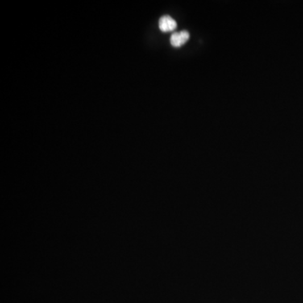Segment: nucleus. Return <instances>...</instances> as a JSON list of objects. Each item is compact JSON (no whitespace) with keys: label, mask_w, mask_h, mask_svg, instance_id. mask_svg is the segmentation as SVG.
Returning <instances> with one entry per match:
<instances>
[{"label":"nucleus","mask_w":303,"mask_h":303,"mask_svg":"<svg viewBox=\"0 0 303 303\" xmlns=\"http://www.w3.org/2000/svg\"><path fill=\"white\" fill-rule=\"evenodd\" d=\"M190 33L187 30L175 32L171 35V43L173 47H180L189 40Z\"/></svg>","instance_id":"nucleus-1"},{"label":"nucleus","mask_w":303,"mask_h":303,"mask_svg":"<svg viewBox=\"0 0 303 303\" xmlns=\"http://www.w3.org/2000/svg\"><path fill=\"white\" fill-rule=\"evenodd\" d=\"M159 26L163 32H168L176 29L177 23L169 15H163L159 20Z\"/></svg>","instance_id":"nucleus-2"}]
</instances>
